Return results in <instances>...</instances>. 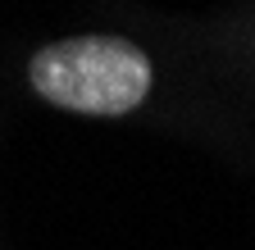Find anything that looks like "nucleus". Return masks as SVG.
I'll use <instances>...</instances> for the list:
<instances>
[{
    "instance_id": "f257e3e1",
    "label": "nucleus",
    "mask_w": 255,
    "mask_h": 250,
    "mask_svg": "<svg viewBox=\"0 0 255 250\" xmlns=\"http://www.w3.org/2000/svg\"><path fill=\"white\" fill-rule=\"evenodd\" d=\"M37 96L78 114H128L150 91V59L123 37H69L37 50L27 69Z\"/></svg>"
}]
</instances>
